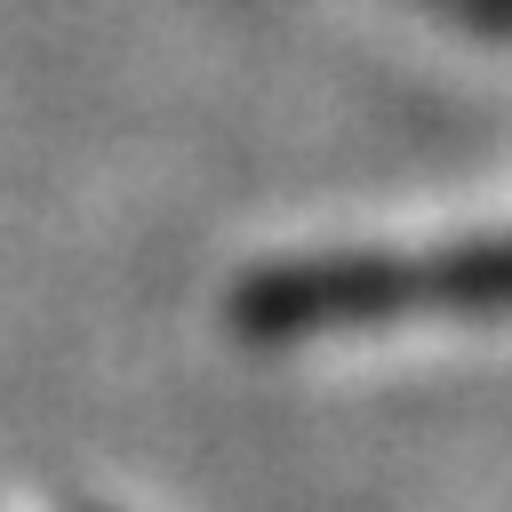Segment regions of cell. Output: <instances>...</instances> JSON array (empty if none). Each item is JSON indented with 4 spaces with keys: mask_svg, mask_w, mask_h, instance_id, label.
Returning <instances> with one entry per match:
<instances>
[{
    "mask_svg": "<svg viewBox=\"0 0 512 512\" xmlns=\"http://www.w3.org/2000/svg\"><path fill=\"white\" fill-rule=\"evenodd\" d=\"M432 8H448V16H456V24H472V32L512 40V0H432Z\"/></svg>",
    "mask_w": 512,
    "mask_h": 512,
    "instance_id": "7a4b0ae2",
    "label": "cell"
},
{
    "mask_svg": "<svg viewBox=\"0 0 512 512\" xmlns=\"http://www.w3.org/2000/svg\"><path fill=\"white\" fill-rule=\"evenodd\" d=\"M400 312H512V232L424 256H304L264 264L232 288V328L248 344H288L344 320L368 328Z\"/></svg>",
    "mask_w": 512,
    "mask_h": 512,
    "instance_id": "6da1fadb",
    "label": "cell"
}]
</instances>
